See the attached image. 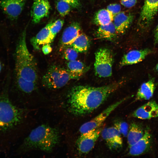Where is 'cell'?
I'll return each instance as SVG.
<instances>
[{"label": "cell", "mask_w": 158, "mask_h": 158, "mask_svg": "<svg viewBox=\"0 0 158 158\" xmlns=\"http://www.w3.org/2000/svg\"><path fill=\"white\" fill-rule=\"evenodd\" d=\"M123 83V81H120L99 87L74 86L68 95V110L71 114L78 116L90 113L99 107Z\"/></svg>", "instance_id": "6da1fadb"}, {"label": "cell", "mask_w": 158, "mask_h": 158, "mask_svg": "<svg viewBox=\"0 0 158 158\" xmlns=\"http://www.w3.org/2000/svg\"><path fill=\"white\" fill-rule=\"evenodd\" d=\"M60 138L57 128L42 125L33 129L25 138L22 149L26 151L38 150L50 152L59 143Z\"/></svg>", "instance_id": "7a4b0ae2"}, {"label": "cell", "mask_w": 158, "mask_h": 158, "mask_svg": "<svg viewBox=\"0 0 158 158\" xmlns=\"http://www.w3.org/2000/svg\"><path fill=\"white\" fill-rule=\"evenodd\" d=\"M26 30L23 31L15 50V70L16 76L37 83L38 73L36 62L29 51L26 43Z\"/></svg>", "instance_id": "3957f363"}, {"label": "cell", "mask_w": 158, "mask_h": 158, "mask_svg": "<svg viewBox=\"0 0 158 158\" xmlns=\"http://www.w3.org/2000/svg\"><path fill=\"white\" fill-rule=\"evenodd\" d=\"M22 111L12 104L8 95L0 96V132L8 130L19 124L22 120Z\"/></svg>", "instance_id": "277c9868"}, {"label": "cell", "mask_w": 158, "mask_h": 158, "mask_svg": "<svg viewBox=\"0 0 158 158\" xmlns=\"http://www.w3.org/2000/svg\"><path fill=\"white\" fill-rule=\"evenodd\" d=\"M72 78L67 70L56 65L51 66L43 76L42 84L51 89H58L65 86Z\"/></svg>", "instance_id": "5b68a950"}, {"label": "cell", "mask_w": 158, "mask_h": 158, "mask_svg": "<svg viewBox=\"0 0 158 158\" xmlns=\"http://www.w3.org/2000/svg\"><path fill=\"white\" fill-rule=\"evenodd\" d=\"M113 57L110 50L105 48L99 49L95 54L94 68L96 74L100 78H107L112 74Z\"/></svg>", "instance_id": "8992f818"}, {"label": "cell", "mask_w": 158, "mask_h": 158, "mask_svg": "<svg viewBox=\"0 0 158 158\" xmlns=\"http://www.w3.org/2000/svg\"><path fill=\"white\" fill-rule=\"evenodd\" d=\"M103 128L101 126L81 134L76 142L77 149L80 154H85L92 150L101 135Z\"/></svg>", "instance_id": "52a82bcc"}, {"label": "cell", "mask_w": 158, "mask_h": 158, "mask_svg": "<svg viewBox=\"0 0 158 158\" xmlns=\"http://www.w3.org/2000/svg\"><path fill=\"white\" fill-rule=\"evenodd\" d=\"M126 99H123L111 105L95 118L84 123L79 129L80 132L83 133L102 126L110 114Z\"/></svg>", "instance_id": "ba28073f"}, {"label": "cell", "mask_w": 158, "mask_h": 158, "mask_svg": "<svg viewBox=\"0 0 158 158\" xmlns=\"http://www.w3.org/2000/svg\"><path fill=\"white\" fill-rule=\"evenodd\" d=\"M26 0H1L0 6L4 13L11 20L17 18L24 7Z\"/></svg>", "instance_id": "9c48e42d"}, {"label": "cell", "mask_w": 158, "mask_h": 158, "mask_svg": "<svg viewBox=\"0 0 158 158\" xmlns=\"http://www.w3.org/2000/svg\"><path fill=\"white\" fill-rule=\"evenodd\" d=\"M101 135L110 150H116L122 147L121 134L115 126L103 128Z\"/></svg>", "instance_id": "30bf717a"}, {"label": "cell", "mask_w": 158, "mask_h": 158, "mask_svg": "<svg viewBox=\"0 0 158 158\" xmlns=\"http://www.w3.org/2000/svg\"><path fill=\"white\" fill-rule=\"evenodd\" d=\"M152 142V135L149 128H147L142 137L129 147V154L132 156H138L146 153L150 149Z\"/></svg>", "instance_id": "8fae6325"}, {"label": "cell", "mask_w": 158, "mask_h": 158, "mask_svg": "<svg viewBox=\"0 0 158 158\" xmlns=\"http://www.w3.org/2000/svg\"><path fill=\"white\" fill-rule=\"evenodd\" d=\"M133 117L142 119L158 117V105L154 101H150L139 107L132 114Z\"/></svg>", "instance_id": "7c38bea8"}, {"label": "cell", "mask_w": 158, "mask_h": 158, "mask_svg": "<svg viewBox=\"0 0 158 158\" xmlns=\"http://www.w3.org/2000/svg\"><path fill=\"white\" fill-rule=\"evenodd\" d=\"M50 8L48 0H34L31 13L33 22L37 23L47 17Z\"/></svg>", "instance_id": "4fadbf2b"}, {"label": "cell", "mask_w": 158, "mask_h": 158, "mask_svg": "<svg viewBox=\"0 0 158 158\" xmlns=\"http://www.w3.org/2000/svg\"><path fill=\"white\" fill-rule=\"evenodd\" d=\"M151 52V50L148 48L131 50L123 56L120 62V66L133 65L141 62Z\"/></svg>", "instance_id": "5bb4252c"}, {"label": "cell", "mask_w": 158, "mask_h": 158, "mask_svg": "<svg viewBox=\"0 0 158 158\" xmlns=\"http://www.w3.org/2000/svg\"><path fill=\"white\" fill-rule=\"evenodd\" d=\"M79 24L74 22L72 23L64 30L61 38L60 49H63L71 46L81 34Z\"/></svg>", "instance_id": "9a60e30c"}, {"label": "cell", "mask_w": 158, "mask_h": 158, "mask_svg": "<svg viewBox=\"0 0 158 158\" xmlns=\"http://www.w3.org/2000/svg\"><path fill=\"white\" fill-rule=\"evenodd\" d=\"M54 23V22H51L47 24L31 39V43L35 49H39L40 45L49 44L53 41L50 37V30Z\"/></svg>", "instance_id": "2e32d148"}, {"label": "cell", "mask_w": 158, "mask_h": 158, "mask_svg": "<svg viewBox=\"0 0 158 158\" xmlns=\"http://www.w3.org/2000/svg\"><path fill=\"white\" fill-rule=\"evenodd\" d=\"M158 9V0H145L140 15L143 23H149L153 19Z\"/></svg>", "instance_id": "e0dca14e"}, {"label": "cell", "mask_w": 158, "mask_h": 158, "mask_svg": "<svg viewBox=\"0 0 158 158\" xmlns=\"http://www.w3.org/2000/svg\"><path fill=\"white\" fill-rule=\"evenodd\" d=\"M133 19L130 13L121 12L115 16L113 23L118 35L123 34L129 27Z\"/></svg>", "instance_id": "ac0fdd59"}, {"label": "cell", "mask_w": 158, "mask_h": 158, "mask_svg": "<svg viewBox=\"0 0 158 158\" xmlns=\"http://www.w3.org/2000/svg\"><path fill=\"white\" fill-rule=\"evenodd\" d=\"M155 89L154 81L153 78L142 84L137 92L135 100H147L152 96Z\"/></svg>", "instance_id": "d6986e66"}, {"label": "cell", "mask_w": 158, "mask_h": 158, "mask_svg": "<svg viewBox=\"0 0 158 158\" xmlns=\"http://www.w3.org/2000/svg\"><path fill=\"white\" fill-rule=\"evenodd\" d=\"M144 131L143 126L141 124L133 122L130 124L127 136L129 147L135 144L142 137Z\"/></svg>", "instance_id": "ffe728a7"}, {"label": "cell", "mask_w": 158, "mask_h": 158, "mask_svg": "<svg viewBox=\"0 0 158 158\" xmlns=\"http://www.w3.org/2000/svg\"><path fill=\"white\" fill-rule=\"evenodd\" d=\"M118 35L112 22L107 25L100 26L96 32L97 38L109 40L115 39Z\"/></svg>", "instance_id": "44dd1931"}, {"label": "cell", "mask_w": 158, "mask_h": 158, "mask_svg": "<svg viewBox=\"0 0 158 158\" xmlns=\"http://www.w3.org/2000/svg\"><path fill=\"white\" fill-rule=\"evenodd\" d=\"M67 70L72 79L78 78L85 71V66L81 61L75 60L68 61L67 63Z\"/></svg>", "instance_id": "7402d4cb"}, {"label": "cell", "mask_w": 158, "mask_h": 158, "mask_svg": "<svg viewBox=\"0 0 158 158\" xmlns=\"http://www.w3.org/2000/svg\"><path fill=\"white\" fill-rule=\"evenodd\" d=\"M114 16L107 9H101L95 14L93 19L94 23L99 26L108 25L114 20Z\"/></svg>", "instance_id": "603a6c76"}, {"label": "cell", "mask_w": 158, "mask_h": 158, "mask_svg": "<svg viewBox=\"0 0 158 158\" xmlns=\"http://www.w3.org/2000/svg\"><path fill=\"white\" fill-rule=\"evenodd\" d=\"M89 44V41L88 37L84 34H80L71 46L78 52H83L87 50Z\"/></svg>", "instance_id": "cb8c5ba5"}, {"label": "cell", "mask_w": 158, "mask_h": 158, "mask_svg": "<svg viewBox=\"0 0 158 158\" xmlns=\"http://www.w3.org/2000/svg\"><path fill=\"white\" fill-rule=\"evenodd\" d=\"M16 82L18 88L23 92L30 93L34 91L36 87V83L16 76Z\"/></svg>", "instance_id": "d4e9b609"}, {"label": "cell", "mask_w": 158, "mask_h": 158, "mask_svg": "<svg viewBox=\"0 0 158 158\" xmlns=\"http://www.w3.org/2000/svg\"><path fill=\"white\" fill-rule=\"evenodd\" d=\"M56 7L60 15L63 17L69 13L71 6L67 2L59 0L56 3Z\"/></svg>", "instance_id": "484cf974"}, {"label": "cell", "mask_w": 158, "mask_h": 158, "mask_svg": "<svg viewBox=\"0 0 158 158\" xmlns=\"http://www.w3.org/2000/svg\"><path fill=\"white\" fill-rule=\"evenodd\" d=\"M63 20L59 19L54 22V23L50 30V35L53 41L56 35L61 30L64 23Z\"/></svg>", "instance_id": "4316f807"}, {"label": "cell", "mask_w": 158, "mask_h": 158, "mask_svg": "<svg viewBox=\"0 0 158 158\" xmlns=\"http://www.w3.org/2000/svg\"><path fill=\"white\" fill-rule=\"evenodd\" d=\"M64 56L65 59L68 61L75 60L78 56V52L72 47L68 46L65 49Z\"/></svg>", "instance_id": "83f0119b"}, {"label": "cell", "mask_w": 158, "mask_h": 158, "mask_svg": "<svg viewBox=\"0 0 158 158\" xmlns=\"http://www.w3.org/2000/svg\"><path fill=\"white\" fill-rule=\"evenodd\" d=\"M114 126L117 128L121 135L124 137H127L129 127L126 122L123 121L118 122L114 124Z\"/></svg>", "instance_id": "f1b7e54d"}, {"label": "cell", "mask_w": 158, "mask_h": 158, "mask_svg": "<svg viewBox=\"0 0 158 158\" xmlns=\"http://www.w3.org/2000/svg\"><path fill=\"white\" fill-rule=\"evenodd\" d=\"M121 6L117 4H112L109 5L107 9L113 16L114 17L121 12Z\"/></svg>", "instance_id": "f546056e"}, {"label": "cell", "mask_w": 158, "mask_h": 158, "mask_svg": "<svg viewBox=\"0 0 158 158\" xmlns=\"http://www.w3.org/2000/svg\"><path fill=\"white\" fill-rule=\"evenodd\" d=\"M120 2L121 4L124 7L130 8L136 4L137 0H121Z\"/></svg>", "instance_id": "4dcf8cb0"}, {"label": "cell", "mask_w": 158, "mask_h": 158, "mask_svg": "<svg viewBox=\"0 0 158 158\" xmlns=\"http://www.w3.org/2000/svg\"><path fill=\"white\" fill-rule=\"evenodd\" d=\"M65 1L72 8H79L80 6V4L79 0H59Z\"/></svg>", "instance_id": "1f68e13d"}, {"label": "cell", "mask_w": 158, "mask_h": 158, "mask_svg": "<svg viewBox=\"0 0 158 158\" xmlns=\"http://www.w3.org/2000/svg\"><path fill=\"white\" fill-rule=\"evenodd\" d=\"M42 50L45 55H47L50 53L52 50V48L49 44L44 45L42 47Z\"/></svg>", "instance_id": "d6a6232c"}, {"label": "cell", "mask_w": 158, "mask_h": 158, "mask_svg": "<svg viewBox=\"0 0 158 158\" xmlns=\"http://www.w3.org/2000/svg\"><path fill=\"white\" fill-rule=\"evenodd\" d=\"M154 37V43L156 44L158 42V26L156 30Z\"/></svg>", "instance_id": "836d02e7"}, {"label": "cell", "mask_w": 158, "mask_h": 158, "mask_svg": "<svg viewBox=\"0 0 158 158\" xmlns=\"http://www.w3.org/2000/svg\"><path fill=\"white\" fill-rule=\"evenodd\" d=\"M156 69L157 71L158 72V63L156 66Z\"/></svg>", "instance_id": "e575fe53"}, {"label": "cell", "mask_w": 158, "mask_h": 158, "mask_svg": "<svg viewBox=\"0 0 158 158\" xmlns=\"http://www.w3.org/2000/svg\"><path fill=\"white\" fill-rule=\"evenodd\" d=\"M2 68V66L1 63L0 62V73L1 72Z\"/></svg>", "instance_id": "d590c367"}]
</instances>
